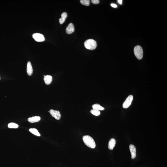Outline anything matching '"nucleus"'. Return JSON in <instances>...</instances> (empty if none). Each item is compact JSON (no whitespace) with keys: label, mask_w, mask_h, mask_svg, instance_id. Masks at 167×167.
Listing matches in <instances>:
<instances>
[{"label":"nucleus","mask_w":167,"mask_h":167,"mask_svg":"<svg viewBox=\"0 0 167 167\" xmlns=\"http://www.w3.org/2000/svg\"><path fill=\"white\" fill-rule=\"evenodd\" d=\"M75 31L74 26L72 23H70L66 28V32L68 34H71Z\"/></svg>","instance_id":"6e6552de"},{"label":"nucleus","mask_w":167,"mask_h":167,"mask_svg":"<svg viewBox=\"0 0 167 167\" xmlns=\"http://www.w3.org/2000/svg\"><path fill=\"white\" fill-rule=\"evenodd\" d=\"M80 2L82 5L86 6H89L90 2L89 0H81Z\"/></svg>","instance_id":"a211bd4d"},{"label":"nucleus","mask_w":167,"mask_h":167,"mask_svg":"<svg viewBox=\"0 0 167 167\" xmlns=\"http://www.w3.org/2000/svg\"><path fill=\"white\" fill-rule=\"evenodd\" d=\"M117 1L120 4H122V0H117Z\"/></svg>","instance_id":"412c9836"},{"label":"nucleus","mask_w":167,"mask_h":167,"mask_svg":"<svg viewBox=\"0 0 167 167\" xmlns=\"http://www.w3.org/2000/svg\"><path fill=\"white\" fill-rule=\"evenodd\" d=\"M129 149L131 154L132 159H134L136 157V149L133 145H130L129 146Z\"/></svg>","instance_id":"0eeeda50"},{"label":"nucleus","mask_w":167,"mask_h":167,"mask_svg":"<svg viewBox=\"0 0 167 167\" xmlns=\"http://www.w3.org/2000/svg\"><path fill=\"white\" fill-rule=\"evenodd\" d=\"M111 6L112 7H114V8H116L117 7V5L114 4H111Z\"/></svg>","instance_id":"aec40b11"},{"label":"nucleus","mask_w":167,"mask_h":167,"mask_svg":"<svg viewBox=\"0 0 167 167\" xmlns=\"http://www.w3.org/2000/svg\"><path fill=\"white\" fill-rule=\"evenodd\" d=\"M91 1L93 4H98L99 3V0H92Z\"/></svg>","instance_id":"6ab92c4d"},{"label":"nucleus","mask_w":167,"mask_h":167,"mask_svg":"<svg viewBox=\"0 0 167 167\" xmlns=\"http://www.w3.org/2000/svg\"><path fill=\"white\" fill-rule=\"evenodd\" d=\"M41 118L38 116H35L34 117L29 118L28 119V121L31 123L38 122L40 121Z\"/></svg>","instance_id":"9d476101"},{"label":"nucleus","mask_w":167,"mask_h":167,"mask_svg":"<svg viewBox=\"0 0 167 167\" xmlns=\"http://www.w3.org/2000/svg\"><path fill=\"white\" fill-rule=\"evenodd\" d=\"M44 80L45 83L47 85H49L52 82V77L51 76L48 75L45 76L44 77Z\"/></svg>","instance_id":"f8f14e48"},{"label":"nucleus","mask_w":167,"mask_h":167,"mask_svg":"<svg viewBox=\"0 0 167 167\" xmlns=\"http://www.w3.org/2000/svg\"><path fill=\"white\" fill-rule=\"evenodd\" d=\"M84 46L85 48L90 50H94L97 47V42L93 39H89L84 42Z\"/></svg>","instance_id":"f03ea898"},{"label":"nucleus","mask_w":167,"mask_h":167,"mask_svg":"<svg viewBox=\"0 0 167 167\" xmlns=\"http://www.w3.org/2000/svg\"><path fill=\"white\" fill-rule=\"evenodd\" d=\"M27 73L28 75L31 76L33 73V69L31 63L28 61L27 63Z\"/></svg>","instance_id":"1a4fd4ad"},{"label":"nucleus","mask_w":167,"mask_h":167,"mask_svg":"<svg viewBox=\"0 0 167 167\" xmlns=\"http://www.w3.org/2000/svg\"><path fill=\"white\" fill-rule=\"evenodd\" d=\"M133 99V97L132 95H130L127 97L123 104V107L124 108H127L130 106Z\"/></svg>","instance_id":"20e7f679"},{"label":"nucleus","mask_w":167,"mask_h":167,"mask_svg":"<svg viewBox=\"0 0 167 167\" xmlns=\"http://www.w3.org/2000/svg\"><path fill=\"white\" fill-rule=\"evenodd\" d=\"M68 15L67 13L64 12L61 15V18L59 19V21L60 24H62L65 21L66 18L67 17Z\"/></svg>","instance_id":"ddd939ff"},{"label":"nucleus","mask_w":167,"mask_h":167,"mask_svg":"<svg viewBox=\"0 0 167 167\" xmlns=\"http://www.w3.org/2000/svg\"><path fill=\"white\" fill-rule=\"evenodd\" d=\"M19 127L18 125L14 123H10L8 125V127L9 128H16Z\"/></svg>","instance_id":"f3484780"},{"label":"nucleus","mask_w":167,"mask_h":167,"mask_svg":"<svg viewBox=\"0 0 167 167\" xmlns=\"http://www.w3.org/2000/svg\"><path fill=\"white\" fill-rule=\"evenodd\" d=\"M91 113L95 116H99L100 114V112L98 110L93 109L90 111Z\"/></svg>","instance_id":"dca6fc26"},{"label":"nucleus","mask_w":167,"mask_h":167,"mask_svg":"<svg viewBox=\"0 0 167 167\" xmlns=\"http://www.w3.org/2000/svg\"></svg>","instance_id":"4be33fe9"},{"label":"nucleus","mask_w":167,"mask_h":167,"mask_svg":"<svg viewBox=\"0 0 167 167\" xmlns=\"http://www.w3.org/2000/svg\"><path fill=\"white\" fill-rule=\"evenodd\" d=\"M93 109L98 110H104L105 108L98 104H95L92 105Z\"/></svg>","instance_id":"4468645a"},{"label":"nucleus","mask_w":167,"mask_h":167,"mask_svg":"<svg viewBox=\"0 0 167 167\" xmlns=\"http://www.w3.org/2000/svg\"><path fill=\"white\" fill-rule=\"evenodd\" d=\"M134 53L136 57L138 60H140L143 57V51L141 46L137 45L134 48Z\"/></svg>","instance_id":"7ed1b4c3"},{"label":"nucleus","mask_w":167,"mask_h":167,"mask_svg":"<svg viewBox=\"0 0 167 167\" xmlns=\"http://www.w3.org/2000/svg\"><path fill=\"white\" fill-rule=\"evenodd\" d=\"M29 131L31 132L33 134L36 136L38 137H40L41 136L40 134L38 131V130L36 128H31L29 129Z\"/></svg>","instance_id":"2eb2a0df"},{"label":"nucleus","mask_w":167,"mask_h":167,"mask_svg":"<svg viewBox=\"0 0 167 167\" xmlns=\"http://www.w3.org/2000/svg\"><path fill=\"white\" fill-rule=\"evenodd\" d=\"M33 37L36 41L38 42H42L44 41V37L42 34L40 33H35L33 35Z\"/></svg>","instance_id":"39448f33"},{"label":"nucleus","mask_w":167,"mask_h":167,"mask_svg":"<svg viewBox=\"0 0 167 167\" xmlns=\"http://www.w3.org/2000/svg\"><path fill=\"white\" fill-rule=\"evenodd\" d=\"M83 140L86 146L91 149H94L96 147V144L94 139L90 136L88 135L84 136Z\"/></svg>","instance_id":"f257e3e1"},{"label":"nucleus","mask_w":167,"mask_h":167,"mask_svg":"<svg viewBox=\"0 0 167 167\" xmlns=\"http://www.w3.org/2000/svg\"><path fill=\"white\" fill-rule=\"evenodd\" d=\"M49 112L50 115L56 119L60 120L61 118V115L59 111L55 110L53 109L50 110Z\"/></svg>","instance_id":"423d86ee"},{"label":"nucleus","mask_w":167,"mask_h":167,"mask_svg":"<svg viewBox=\"0 0 167 167\" xmlns=\"http://www.w3.org/2000/svg\"><path fill=\"white\" fill-rule=\"evenodd\" d=\"M115 144H116V140L114 138H112L109 142L108 149L110 150H112L115 146Z\"/></svg>","instance_id":"9b49d317"}]
</instances>
